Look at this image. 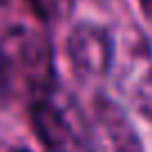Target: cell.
<instances>
[{
	"mask_svg": "<svg viewBox=\"0 0 152 152\" xmlns=\"http://www.w3.org/2000/svg\"><path fill=\"white\" fill-rule=\"evenodd\" d=\"M31 116L34 128L43 145L47 148V152H90V134L85 130V123L76 119V112L72 105H65L47 94L45 99L34 103Z\"/></svg>",
	"mask_w": 152,
	"mask_h": 152,
	"instance_id": "1",
	"label": "cell"
},
{
	"mask_svg": "<svg viewBox=\"0 0 152 152\" xmlns=\"http://www.w3.org/2000/svg\"><path fill=\"white\" fill-rule=\"evenodd\" d=\"M67 58L81 81H101L112 67V36L105 27L94 23L76 25L67 36Z\"/></svg>",
	"mask_w": 152,
	"mask_h": 152,
	"instance_id": "2",
	"label": "cell"
},
{
	"mask_svg": "<svg viewBox=\"0 0 152 152\" xmlns=\"http://www.w3.org/2000/svg\"><path fill=\"white\" fill-rule=\"evenodd\" d=\"M96 114L105 134L110 137L112 152H143L137 130L121 105H116L107 96H101L96 103Z\"/></svg>",
	"mask_w": 152,
	"mask_h": 152,
	"instance_id": "3",
	"label": "cell"
},
{
	"mask_svg": "<svg viewBox=\"0 0 152 152\" xmlns=\"http://www.w3.org/2000/svg\"><path fill=\"white\" fill-rule=\"evenodd\" d=\"M34 14L45 23H61L72 14L76 0H29Z\"/></svg>",
	"mask_w": 152,
	"mask_h": 152,
	"instance_id": "4",
	"label": "cell"
},
{
	"mask_svg": "<svg viewBox=\"0 0 152 152\" xmlns=\"http://www.w3.org/2000/svg\"><path fill=\"white\" fill-rule=\"evenodd\" d=\"M134 101H137L139 112H141L148 121H152V69L139 81L137 92H134Z\"/></svg>",
	"mask_w": 152,
	"mask_h": 152,
	"instance_id": "5",
	"label": "cell"
},
{
	"mask_svg": "<svg viewBox=\"0 0 152 152\" xmlns=\"http://www.w3.org/2000/svg\"><path fill=\"white\" fill-rule=\"evenodd\" d=\"M67 152H83V150H67Z\"/></svg>",
	"mask_w": 152,
	"mask_h": 152,
	"instance_id": "6",
	"label": "cell"
},
{
	"mask_svg": "<svg viewBox=\"0 0 152 152\" xmlns=\"http://www.w3.org/2000/svg\"><path fill=\"white\" fill-rule=\"evenodd\" d=\"M16 152H27V150H16Z\"/></svg>",
	"mask_w": 152,
	"mask_h": 152,
	"instance_id": "7",
	"label": "cell"
}]
</instances>
